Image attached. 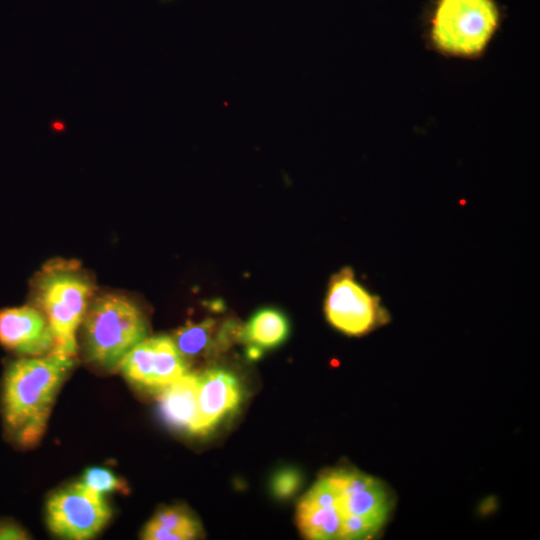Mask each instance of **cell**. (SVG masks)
Listing matches in <instances>:
<instances>
[{"mask_svg":"<svg viewBox=\"0 0 540 540\" xmlns=\"http://www.w3.org/2000/svg\"><path fill=\"white\" fill-rule=\"evenodd\" d=\"M74 365V358L57 353L11 362L2 386L5 427L22 448L42 438L56 395Z\"/></svg>","mask_w":540,"mask_h":540,"instance_id":"obj_1","label":"cell"},{"mask_svg":"<svg viewBox=\"0 0 540 540\" xmlns=\"http://www.w3.org/2000/svg\"><path fill=\"white\" fill-rule=\"evenodd\" d=\"M84 346L88 359L111 370L147 336L143 312L128 297L106 293L89 304L83 321Z\"/></svg>","mask_w":540,"mask_h":540,"instance_id":"obj_2","label":"cell"},{"mask_svg":"<svg viewBox=\"0 0 540 540\" xmlns=\"http://www.w3.org/2000/svg\"><path fill=\"white\" fill-rule=\"evenodd\" d=\"M37 307L45 314L55 339L53 353L75 358L76 331L90 304L94 286L70 263H53L38 276L34 286Z\"/></svg>","mask_w":540,"mask_h":540,"instance_id":"obj_3","label":"cell"},{"mask_svg":"<svg viewBox=\"0 0 540 540\" xmlns=\"http://www.w3.org/2000/svg\"><path fill=\"white\" fill-rule=\"evenodd\" d=\"M498 23L492 0H440L432 21L437 47L451 54L474 55L486 46Z\"/></svg>","mask_w":540,"mask_h":540,"instance_id":"obj_4","label":"cell"},{"mask_svg":"<svg viewBox=\"0 0 540 540\" xmlns=\"http://www.w3.org/2000/svg\"><path fill=\"white\" fill-rule=\"evenodd\" d=\"M324 311L328 322L349 336L368 334L390 320L379 296L359 283L350 267L330 278Z\"/></svg>","mask_w":540,"mask_h":540,"instance_id":"obj_5","label":"cell"},{"mask_svg":"<svg viewBox=\"0 0 540 540\" xmlns=\"http://www.w3.org/2000/svg\"><path fill=\"white\" fill-rule=\"evenodd\" d=\"M112 510L104 498L81 481L55 491L46 504V522L58 537L86 540L109 522Z\"/></svg>","mask_w":540,"mask_h":540,"instance_id":"obj_6","label":"cell"},{"mask_svg":"<svg viewBox=\"0 0 540 540\" xmlns=\"http://www.w3.org/2000/svg\"><path fill=\"white\" fill-rule=\"evenodd\" d=\"M118 369L135 387L158 394L188 373V365L169 336L143 339L122 359Z\"/></svg>","mask_w":540,"mask_h":540,"instance_id":"obj_7","label":"cell"},{"mask_svg":"<svg viewBox=\"0 0 540 540\" xmlns=\"http://www.w3.org/2000/svg\"><path fill=\"white\" fill-rule=\"evenodd\" d=\"M339 492L342 519L357 516L378 528L390 511V498L383 483L363 472L340 469L327 474Z\"/></svg>","mask_w":540,"mask_h":540,"instance_id":"obj_8","label":"cell"},{"mask_svg":"<svg viewBox=\"0 0 540 540\" xmlns=\"http://www.w3.org/2000/svg\"><path fill=\"white\" fill-rule=\"evenodd\" d=\"M0 344L24 356H43L53 351L55 339L45 314L35 306L0 311Z\"/></svg>","mask_w":540,"mask_h":540,"instance_id":"obj_9","label":"cell"},{"mask_svg":"<svg viewBox=\"0 0 540 540\" xmlns=\"http://www.w3.org/2000/svg\"><path fill=\"white\" fill-rule=\"evenodd\" d=\"M297 524L306 538L340 539L342 515L339 492L328 475L318 480L301 499L297 508Z\"/></svg>","mask_w":540,"mask_h":540,"instance_id":"obj_10","label":"cell"},{"mask_svg":"<svg viewBox=\"0 0 540 540\" xmlns=\"http://www.w3.org/2000/svg\"><path fill=\"white\" fill-rule=\"evenodd\" d=\"M199 435L211 432L234 413L243 399L238 378L224 368H210L198 374Z\"/></svg>","mask_w":540,"mask_h":540,"instance_id":"obj_11","label":"cell"},{"mask_svg":"<svg viewBox=\"0 0 540 540\" xmlns=\"http://www.w3.org/2000/svg\"><path fill=\"white\" fill-rule=\"evenodd\" d=\"M198 374L186 373L158 393L159 411L173 429L199 435Z\"/></svg>","mask_w":540,"mask_h":540,"instance_id":"obj_12","label":"cell"},{"mask_svg":"<svg viewBox=\"0 0 540 540\" xmlns=\"http://www.w3.org/2000/svg\"><path fill=\"white\" fill-rule=\"evenodd\" d=\"M240 331L232 322L219 327L215 320L208 318L199 323L188 321L171 338L187 362L227 348L234 337H240Z\"/></svg>","mask_w":540,"mask_h":540,"instance_id":"obj_13","label":"cell"},{"mask_svg":"<svg viewBox=\"0 0 540 540\" xmlns=\"http://www.w3.org/2000/svg\"><path fill=\"white\" fill-rule=\"evenodd\" d=\"M288 333L286 316L277 309L263 308L241 328L240 338L249 345V357L256 359L262 349L273 348L284 342Z\"/></svg>","mask_w":540,"mask_h":540,"instance_id":"obj_14","label":"cell"},{"mask_svg":"<svg viewBox=\"0 0 540 540\" xmlns=\"http://www.w3.org/2000/svg\"><path fill=\"white\" fill-rule=\"evenodd\" d=\"M201 533L195 516L183 506L165 507L154 514L144 527L141 538L146 540H190Z\"/></svg>","mask_w":540,"mask_h":540,"instance_id":"obj_15","label":"cell"},{"mask_svg":"<svg viewBox=\"0 0 540 540\" xmlns=\"http://www.w3.org/2000/svg\"><path fill=\"white\" fill-rule=\"evenodd\" d=\"M81 482L91 490L104 495L112 491H124L127 487L111 470L103 467H90L85 470Z\"/></svg>","mask_w":540,"mask_h":540,"instance_id":"obj_16","label":"cell"},{"mask_svg":"<svg viewBox=\"0 0 540 540\" xmlns=\"http://www.w3.org/2000/svg\"><path fill=\"white\" fill-rule=\"evenodd\" d=\"M302 484L301 473L292 467L278 470L272 477L270 488L278 499H287L293 496Z\"/></svg>","mask_w":540,"mask_h":540,"instance_id":"obj_17","label":"cell"},{"mask_svg":"<svg viewBox=\"0 0 540 540\" xmlns=\"http://www.w3.org/2000/svg\"><path fill=\"white\" fill-rule=\"evenodd\" d=\"M28 533L12 521H0V540H25Z\"/></svg>","mask_w":540,"mask_h":540,"instance_id":"obj_18","label":"cell"},{"mask_svg":"<svg viewBox=\"0 0 540 540\" xmlns=\"http://www.w3.org/2000/svg\"><path fill=\"white\" fill-rule=\"evenodd\" d=\"M63 126H64L63 123H61L60 121L55 122V123H53V125H52L53 128H55V127L58 128L57 131L63 130Z\"/></svg>","mask_w":540,"mask_h":540,"instance_id":"obj_19","label":"cell"}]
</instances>
